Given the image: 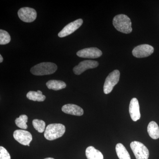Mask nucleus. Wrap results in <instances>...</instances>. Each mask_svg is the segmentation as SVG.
<instances>
[{
  "label": "nucleus",
  "instance_id": "nucleus-7",
  "mask_svg": "<svg viewBox=\"0 0 159 159\" xmlns=\"http://www.w3.org/2000/svg\"><path fill=\"white\" fill-rule=\"evenodd\" d=\"M154 52V48L148 44L140 45L135 47L132 51L134 56L137 58L148 57Z\"/></svg>",
  "mask_w": 159,
  "mask_h": 159
},
{
  "label": "nucleus",
  "instance_id": "nucleus-6",
  "mask_svg": "<svg viewBox=\"0 0 159 159\" xmlns=\"http://www.w3.org/2000/svg\"><path fill=\"white\" fill-rule=\"evenodd\" d=\"M18 15L23 21L31 23L34 21L37 17V12L35 9L29 7L21 8L18 11Z\"/></svg>",
  "mask_w": 159,
  "mask_h": 159
},
{
  "label": "nucleus",
  "instance_id": "nucleus-10",
  "mask_svg": "<svg viewBox=\"0 0 159 159\" xmlns=\"http://www.w3.org/2000/svg\"><path fill=\"white\" fill-rule=\"evenodd\" d=\"M98 65H99V63L95 61H84L80 62L78 65L75 66L73 69V71L74 74L76 75H79L86 70L97 67Z\"/></svg>",
  "mask_w": 159,
  "mask_h": 159
},
{
  "label": "nucleus",
  "instance_id": "nucleus-8",
  "mask_svg": "<svg viewBox=\"0 0 159 159\" xmlns=\"http://www.w3.org/2000/svg\"><path fill=\"white\" fill-rule=\"evenodd\" d=\"M14 139L20 144L24 145H30L32 140V135L28 131L17 129L13 133Z\"/></svg>",
  "mask_w": 159,
  "mask_h": 159
},
{
  "label": "nucleus",
  "instance_id": "nucleus-18",
  "mask_svg": "<svg viewBox=\"0 0 159 159\" xmlns=\"http://www.w3.org/2000/svg\"><path fill=\"white\" fill-rule=\"evenodd\" d=\"M26 96L28 99L34 101L43 102L46 99L45 96L43 95L42 92L40 90H38L37 92L30 91Z\"/></svg>",
  "mask_w": 159,
  "mask_h": 159
},
{
  "label": "nucleus",
  "instance_id": "nucleus-23",
  "mask_svg": "<svg viewBox=\"0 0 159 159\" xmlns=\"http://www.w3.org/2000/svg\"><path fill=\"white\" fill-rule=\"evenodd\" d=\"M3 61V58L2 56V55H0V62L2 63V62Z\"/></svg>",
  "mask_w": 159,
  "mask_h": 159
},
{
  "label": "nucleus",
  "instance_id": "nucleus-11",
  "mask_svg": "<svg viewBox=\"0 0 159 159\" xmlns=\"http://www.w3.org/2000/svg\"><path fill=\"white\" fill-rule=\"evenodd\" d=\"M77 55L83 58H97L102 56V52L97 48H87L78 51Z\"/></svg>",
  "mask_w": 159,
  "mask_h": 159
},
{
  "label": "nucleus",
  "instance_id": "nucleus-4",
  "mask_svg": "<svg viewBox=\"0 0 159 159\" xmlns=\"http://www.w3.org/2000/svg\"><path fill=\"white\" fill-rule=\"evenodd\" d=\"M130 146L136 159H148L149 151L144 144L138 141H134L130 143Z\"/></svg>",
  "mask_w": 159,
  "mask_h": 159
},
{
  "label": "nucleus",
  "instance_id": "nucleus-2",
  "mask_svg": "<svg viewBox=\"0 0 159 159\" xmlns=\"http://www.w3.org/2000/svg\"><path fill=\"white\" fill-rule=\"evenodd\" d=\"M66 132V127L60 123L49 124L46 127L44 136L49 141H53L61 138Z\"/></svg>",
  "mask_w": 159,
  "mask_h": 159
},
{
  "label": "nucleus",
  "instance_id": "nucleus-12",
  "mask_svg": "<svg viewBox=\"0 0 159 159\" xmlns=\"http://www.w3.org/2000/svg\"><path fill=\"white\" fill-rule=\"evenodd\" d=\"M129 113L131 118L134 122H136L141 118L140 106L137 98H134L131 100L129 105Z\"/></svg>",
  "mask_w": 159,
  "mask_h": 159
},
{
  "label": "nucleus",
  "instance_id": "nucleus-15",
  "mask_svg": "<svg viewBox=\"0 0 159 159\" xmlns=\"http://www.w3.org/2000/svg\"><path fill=\"white\" fill-rule=\"evenodd\" d=\"M46 85L50 89L54 91H58L62 89L66 88V84L64 81L59 80H49L46 83Z\"/></svg>",
  "mask_w": 159,
  "mask_h": 159
},
{
  "label": "nucleus",
  "instance_id": "nucleus-13",
  "mask_svg": "<svg viewBox=\"0 0 159 159\" xmlns=\"http://www.w3.org/2000/svg\"><path fill=\"white\" fill-rule=\"evenodd\" d=\"M61 110L64 113L73 116H82L84 110L80 107L74 104H65L62 107Z\"/></svg>",
  "mask_w": 159,
  "mask_h": 159
},
{
  "label": "nucleus",
  "instance_id": "nucleus-21",
  "mask_svg": "<svg viewBox=\"0 0 159 159\" xmlns=\"http://www.w3.org/2000/svg\"><path fill=\"white\" fill-rule=\"evenodd\" d=\"M11 41V37L9 33L5 30H0V44L6 45Z\"/></svg>",
  "mask_w": 159,
  "mask_h": 159
},
{
  "label": "nucleus",
  "instance_id": "nucleus-1",
  "mask_svg": "<svg viewBox=\"0 0 159 159\" xmlns=\"http://www.w3.org/2000/svg\"><path fill=\"white\" fill-rule=\"evenodd\" d=\"M113 25L118 31L129 34L132 31V23L129 18L124 14H119L114 17Z\"/></svg>",
  "mask_w": 159,
  "mask_h": 159
},
{
  "label": "nucleus",
  "instance_id": "nucleus-16",
  "mask_svg": "<svg viewBox=\"0 0 159 159\" xmlns=\"http://www.w3.org/2000/svg\"><path fill=\"white\" fill-rule=\"evenodd\" d=\"M147 130L149 136L153 139L159 138V127L155 122L152 121L148 124Z\"/></svg>",
  "mask_w": 159,
  "mask_h": 159
},
{
  "label": "nucleus",
  "instance_id": "nucleus-22",
  "mask_svg": "<svg viewBox=\"0 0 159 159\" xmlns=\"http://www.w3.org/2000/svg\"><path fill=\"white\" fill-rule=\"evenodd\" d=\"M0 159H11L8 151L2 146L0 147Z\"/></svg>",
  "mask_w": 159,
  "mask_h": 159
},
{
  "label": "nucleus",
  "instance_id": "nucleus-20",
  "mask_svg": "<svg viewBox=\"0 0 159 159\" xmlns=\"http://www.w3.org/2000/svg\"><path fill=\"white\" fill-rule=\"evenodd\" d=\"M32 125L34 128L40 133H42L45 130V122L43 120L38 119H34L32 121Z\"/></svg>",
  "mask_w": 159,
  "mask_h": 159
},
{
  "label": "nucleus",
  "instance_id": "nucleus-17",
  "mask_svg": "<svg viewBox=\"0 0 159 159\" xmlns=\"http://www.w3.org/2000/svg\"><path fill=\"white\" fill-rule=\"evenodd\" d=\"M116 152L119 159H131L130 155L125 146L121 143H118L116 145Z\"/></svg>",
  "mask_w": 159,
  "mask_h": 159
},
{
  "label": "nucleus",
  "instance_id": "nucleus-9",
  "mask_svg": "<svg viewBox=\"0 0 159 159\" xmlns=\"http://www.w3.org/2000/svg\"><path fill=\"white\" fill-rule=\"evenodd\" d=\"M83 23V21L82 19H79L72 22L69 23L61 31H60L58 34V36L59 37L63 38L72 34L82 25Z\"/></svg>",
  "mask_w": 159,
  "mask_h": 159
},
{
  "label": "nucleus",
  "instance_id": "nucleus-14",
  "mask_svg": "<svg viewBox=\"0 0 159 159\" xmlns=\"http://www.w3.org/2000/svg\"><path fill=\"white\" fill-rule=\"evenodd\" d=\"M86 156L88 159H103V155L93 146H89L86 149Z\"/></svg>",
  "mask_w": 159,
  "mask_h": 159
},
{
  "label": "nucleus",
  "instance_id": "nucleus-24",
  "mask_svg": "<svg viewBox=\"0 0 159 159\" xmlns=\"http://www.w3.org/2000/svg\"><path fill=\"white\" fill-rule=\"evenodd\" d=\"M44 159H54L53 158L49 157V158H45Z\"/></svg>",
  "mask_w": 159,
  "mask_h": 159
},
{
  "label": "nucleus",
  "instance_id": "nucleus-19",
  "mask_svg": "<svg viewBox=\"0 0 159 159\" xmlns=\"http://www.w3.org/2000/svg\"><path fill=\"white\" fill-rule=\"evenodd\" d=\"M28 117L25 115H22L19 118L16 119L15 124L18 127L22 129H26L28 128L27 125L28 122Z\"/></svg>",
  "mask_w": 159,
  "mask_h": 159
},
{
  "label": "nucleus",
  "instance_id": "nucleus-3",
  "mask_svg": "<svg viewBox=\"0 0 159 159\" xmlns=\"http://www.w3.org/2000/svg\"><path fill=\"white\" fill-rule=\"evenodd\" d=\"M57 69V65L54 63L42 62L31 68L30 71L33 75L43 76L54 74Z\"/></svg>",
  "mask_w": 159,
  "mask_h": 159
},
{
  "label": "nucleus",
  "instance_id": "nucleus-5",
  "mask_svg": "<svg viewBox=\"0 0 159 159\" xmlns=\"http://www.w3.org/2000/svg\"><path fill=\"white\" fill-rule=\"evenodd\" d=\"M120 78V72L118 70H115L111 72L107 77L103 86L104 93L108 94L112 91L114 87L119 82Z\"/></svg>",
  "mask_w": 159,
  "mask_h": 159
}]
</instances>
